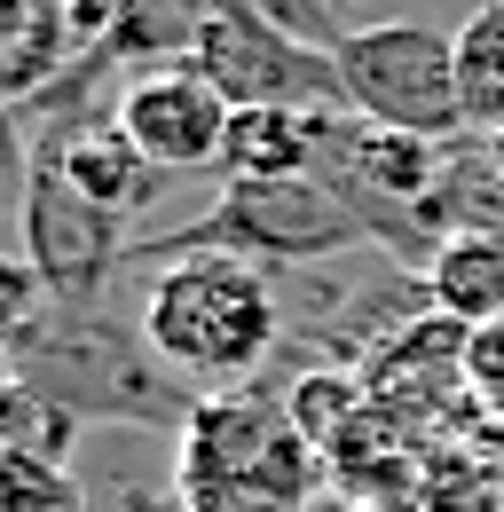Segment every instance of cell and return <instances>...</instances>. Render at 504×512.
<instances>
[{
	"label": "cell",
	"mask_w": 504,
	"mask_h": 512,
	"mask_svg": "<svg viewBox=\"0 0 504 512\" xmlns=\"http://www.w3.org/2000/svg\"><path fill=\"white\" fill-rule=\"evenodd\" d=\"M134 331L150 339V355L189 379L197 394H229L268 371L276 339H284V300H276V268L237 253H166L150 260Z\"/></svg>",
	"instance_id": "obj_1"
},
{
	"label": "cell",
	"mask_w": 504,
	"mask_h": 512,
	"mask_svg": "<svg viewBox=\"0 0 504 512\" xmlns=\"http://www.w3.org/2000/svg\"><path fill=\"white\" fill-rule=\"evenodd\" d=\"M323 449L300 434L292 402L268 386L197 394L174 434V505L182 512H315Z\"/></svg>",
	"instance_id": "obj_2"
},
{
	"label": "cell",
	"mask_w": 504,
	"mask_h": 512,
	"mask_svg": "<svg viewBox=\"0 0 504 512\" xmlns=\"http://www.w3.org/2000/svg\"><path fill=\"white\" fill-rule=\"evenodd\" d=\"M16 379L63 418H119V426H174L197 410V386L174 379L142 331H126L103 300H48V316L16 331Z\"/></svg>",
	"instance_id": "obj_3"
},
{
	"label": "cell",
	"mask_w": 504,
	"mask_h": 512,
	"mask_svg": "<svg viewBox=\"0 0 504 512\" xmlns=\"http://www.w3.org/2000/svg\"><path fill=\"white\" fill-rule=\"evenodd\" d=\"M166 253H237L284 276V268H315V260L339 253H371V237L315 174H300V182H221V197L189 229L134 245V260H166Z\"/></svg>",
	"instance_id": "obj_4"
},
{
	"label": "cell",
	"mask_w": 504,
	"mask_h": 512,
	"mask_svg": "<svg viewBox=\"0 0 504 512\" xmlns=\"http://www.w3.org/2000/svg\"><path fill=\"white\" fill-rule=\"evenodd\" d=\"M339 95L355 119L386 134H426V142H457L465 134V103H457V32L418 24V16H386V24H355L339 48Z\"/></svg>",
	"instance_id": "obj_5"
},
{
	"label": "cell",
	"mask_w": 504,
	"mask_h": 512,
	"mask_svg": "<svg viewBox=\"0 0 504 512\" xmlns=\"http://www.w3.org/2000/svg\"><path fill=\"white\" fill-rule=\"evenodd\" d=\"M189 71H197L229 111H260V103L347 111L331 48H308L300 32H284L276 16H260L252 0H221V8H213V24H205L197 48H189Z\"/></svg>",
	"instance_id": "obj_6"
},
{
	"label": "cell",
	"mask_w": 504,
	"mask_h": 512,
	"mask_svg": "<svg viewBox=\"0 0 504 512\" xmlns=\"http://www.w3.org/2000/svg\"><path fill=\"white\" fill-rule=\"evenodd\" d=\"M16 221H24V260L40 268L48 300H103V284L119 276V260H134L126 245V221L111 205L63 182L48 158H32V182L16 197Z\"/></svg>",
	"instance_id": "obj_7"
},
{
	"label": "cell",
	"mask_w": 504,
	"mask_h": 512,
	"mask_svg": "<svg viewBox=\"0 0 504 512\" xmlns=\"http://www.w3.org/2000/svg\"><path fill=\"white\" fill-rule=\"evenodd\" d=\"M111 119L158 174H221V142H229L237 111L189 64H158V71H134L111 95Z\"/></svg>",
	"instance_id": "obj_8"
},
{
	"label": "cell",
	"mask_w": 504,
	"mask_h": 512,
	"mask_svg": "<svg viewBox=\"0 0 504 512\" xmlns=\"http://www.w3.org/2000/svg\"><path fill=\"white\" fill-rule=\"evenodd\" d=\"M32 158H48L63 182H79L95 205H111L119 221L150 213L158 190H166V174H158V166H150V158L119 134L111 111H103V119H63V127H48L40 142H32Z\"/></svg>",
	"instance_id": "obj_9"
},
{
	"label": "cell",
	"mask_w": 504,
	"mask_h": 512,
	"mask_svg": "<svg viewBox=\"0 0 504 512\" xmlns=\"http://www.w3.org/2000/svg\"><path fill=\"white\" fill-rule=\"evenodd\" d=\"M331 111H292V103H260L229 119L221 142V182H300L323 166Z\"/></svg>",
	"instance_id": "obj_10"
},
{
	"label": "cell",
	"mask_w": 504,
	"mask_h": 512,
	"mask_svg": "<svg viewBox=\"0 0 504 512\" xmlns=\"http://www.w3.org/2000/svg\"><path fill=\"white\" fill-rule=\"evenodd\" d=\"M426 300L434 316L465 323V331H489L504 323V237L497 229H449L426 260Z\"/></svg>",
	"instance_id": "obj_11"
},
{
	"label": "cell",
	"mask_w": 504,
	"mask_h": 512,
	"mask_svg": "<svg viewBox=\"0 0 504 512\" xmlns=\"http://www.w3.org/2000/svg\"><path fill=\"white\" fill-rule=\"evenodd\" d=\"M434 229H497L504 237V134H457L441 158Z\"/></svg>",
	"instance_id": "obj_12"
},
{
	"label": "cell",
	"mask_w": 504,
	"mask_h": 512,
	"mask_svg": "<svg viewBox=\"0 0 504 512\" xmlns=\"http://www.w3.org/2000/svg\"><path fill=\"white\" fill-rule=\"evenodd\" d=\"M213 8L221 0H119V24H111V40H103V56L111 64H189V48H197V32L213 24Z\"/></svg>",
	"instance_id": "obj_13"
},
{
	"label": "cell",
	"mask_w": 504,
	"mask_h": 512,
	"mask_svg": "<svg viewBox=\"0 0 504 512\" xmlns=\"http://www.w3.org/2000/svg\"><path fill=\"white\" fill-rule=\"evenodd\" d=\"M457 103L465 134H504V0H481L457 24Z\"/></svg>",
	"instance_id": "obj_14"
},
{
	"label": "cell",
	"mask_w": 504,
	"mask_h": 512,
	"mask_svg": "<svg viewBox=\"0 0 504 512\" xmlns=\"http://www.w3.org/2000/svg\"><path fill=\"white\" fill-rule=\"evenodd\" d=\"M0 512H87V489H79L71 457L0 449Z\"/></svg>",
	"instance_id": "obj_15"
},
{
	"label": "cell",
	"mask_w": 504,
	"mask_h": 512,
	"mask_svg": "<svg viewBox=\"0 0 504 512\" xmlns=\"http://www.w3.org/2000/svg\"><path fill=\"white\" fill-rule=\"evenodd\" d=\"M48 316V284H40V268L16 253H0V331L16 339V331H32V323Z\"/></svg>",
	"instance_id": "obj_16"
},
{
	"label": "cell",
	"mask_w": 504,
	"mask_h": 512,
	"mask_svg": "<svg viewBox=\"0 0 504 512\" xmlns=\"http://www.w3.org/2000/svg\"><path fill=\"white\" fill-rule=\"evenodd\" d=\"M32 182V158H24V127H16V111L0 103V197H24Z\"/></svg>",
	"instance_id": "obj_17"
},
{
	"label": "cell",
	"mask_w": 504,
	"mask_h": 512,
	"mask_svg": "<svg viewBox=\"0 0 504 512\" xmlns=\"http://www.w3.org/2000/svg\"><path fill=\"white\" fill-rule=\"evenodd\" d=\"M8 386H16V339L0 331V394H8Z\"/></svg>",
	"instance_id": "obj_18"
},
{
	"label": "cell",
	"mask_w": 504,
	"mask_h": 512,
	"mask_svg": "<svg viewBox=\"0 0 504 512\" xmlns=\"http://www.w3.org/2000/svg\"><path fill=\"white\" fill-rule=\"evenodd\" d=\"M331 8H339V0H331Z\"/></svg>",
	"instance_id": "obj_19"
},
{
	"label": "cell",
	"mask_w": 504,
	"mask_h": 512,
	"mask_svg": "<svg viewBox=\"0 0 504 512\" xmlns=\"http://www.w3.org/2000/svg\"><path fill=\"white\" fill-rule=\"evenodd\" d=\"M497 410H504V402H497Z\"/></svg>",
	"instance_id": "obj_20"
}]
</instances>
